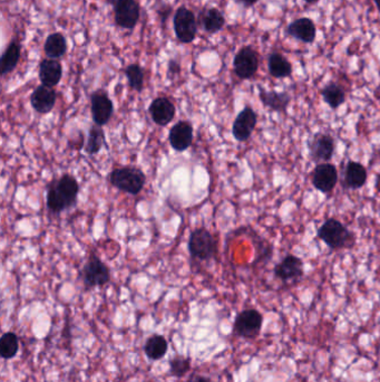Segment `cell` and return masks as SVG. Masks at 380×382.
Returning a JSON list of instances; mask_svg holds the SVG:
<instances>
[{"instance_id":"obj_1","label":"cell","mask_w":380,"mask_h":382,"mask_svg":"<svg viewBox=\"0 0 380 382\" xmlns=\"http://www.w3.org/2000/svg\"><path fill=\"white\" fill-rule=\"evenodd\" d=\"M80 184L74 176L65 173L52 181L46 191V206L55 215L71 209L77 204Z\"/></svg>"},{"instance_id":"obj_2","label":"cell","mask_w":380,"mask_h":382,"mask_svg":"<svg viewBox=\"0 0 380 382\" xmlns=\"http://www.w3.org/2000/svg\"><path fill=\"white\" fill-rule=\"evenodd\" d=\"M317 236L333 251L351 249L356 244L354 233H351L340 220L329 218L319 227Z\"/></svg>"},{"instance_id":"obj_3","label":"cell","mask_w":380,"mask_h":382,"mask_svg":"<svg viewBox=\"0 0 380 382\" xmlns=\"http://www.w3.org/2000/svg\"><path fill=\"white\" fill-rule=\"evenodd\" d=\"M109 181L113 187H115L120 191L137 195L144 189L146 176L135 167H121L111 171Z\"/></svg>"},{"instance_id":"obj_4","label":"cell","mask_w":380,"mask_h":382,"mask_svg":"<svg viewBox=\"0 0 380 382\" xmlns=\"http://www.w3.org/2000/svg\"><path fill=\"white\" fill-rule=\"evenodd\" d=\"M190 256L199 262H209L218 256V240L205 227L194 229L188 242Z\"/></svg>"},{"instance_id":"obj_5","label":"cell","mask_w":380,"mask_h":382,"mask_svg":"<svg viewBox=\"0 0 380 382\" xmlns=\"http://www.w3.org/2000/svg\"><path fill=\"white\" fill-rule=\"evenodd\" d=\"M80 276H82L84 286L87 290L98 288V286L102 288L104 285L109 284L111 281V270L98 255L91 253L80 270Z\"/></svg>"},{"instance_id":"obj_6","label":"cell","mask_w":380,"mask_h":382,"mask_svg":"<svg viewBox=\"0 0 380 382\" xmlns=\"http://www.w3.org/2000/svg\"><path fill=\"white\" fill-rule=\"evenodd\" d=\"M263 317L254 308L240 312L233 324V333L245 339H256L262 328Z\"/></svg>"},{"instance_id":"obj_7","label":"cell","mask_w":380,"mask_h":382,"mask_svg":"<svg viewBox=\"0 0 380 382\" xmlns=\"http://www.w3.org/2000/svg\"><path fill=\"white\" fill-rule=\"evenodd\" d=\"M308 154L310 160L313 162L324 163L331 162L335 153V139L331 134H313L308 142Z\"/></svg>"},{"instance_id":"obj_8","label":"cell","mask_w":380,"mask_h":382,"mask_svg":"<svg viewBox=\"0 0 380 382\" xmlns=\"http://www.w3.org/2000/svg\"><path fill=\"white\" fill-rule=\"evenodd\" d=\"M174 30L181 43L189 44L193 42L198 33L197 19L193 12L186 7L177 9L173 19Z\"/></svg>"},{"instance_id":"obj_9","label":"cell","mask_w":380,"mask_h":382,"mask_svg":"<svg viewBox=\"0 0 380 382\" xmlns=\"http://www.w3.org/2000/svg\"><path fill=\"white\" fill-rule=\"evenodd\" d=\"M91 112L94 125H107L114 114V103L104 89H98L91 94Z\"/></svg>"},{"instance_id":"obj_10","label":"cell","mask_w":380,"mask_h":382,"mask_svg":"<svg viewBox=\"0 0 380 382\" xmlns=\"http://www.w3.org/2000/svg\"><path fill=\"white\" fill-rule=\"evenodd\" d=\"M311 182L320 193L329 195L338 182V170L333 163H319L311 173Z\"/></svg>"},{"instance_id":"obj_11","label":"cell","mask_w":380,"mask_h":382,"mask_svg":"<svg viewBox=\"0 0 380 382\" xmlns=\"http://www.w3.org/2000/svg\"><path fill=\"white\" fill-rule=\"evenodd\" d=\"M115 23L122 28L133 30L139 19V6L136 0H112Z\"/></svg>"},{"instance_id":"obj_12","label":"cell","mask_w":380,"mask_h":382,"mask_svg":"<svg viewBox=\"0 0 380 382\" xmlns=\"http://www.w3.org/2000/svg\"><path fill=\"white\" fill-rule=\"evenodd\" d=\"M259 68L258 54L251 47H243L238 52L233 61V70L241 80H249L256 75Z\"/></svg>"},{"instance_id":"obj_13","label":"cell","mask_w":380,"mask_h":382,"mask_svg":"<svg viewBox=\"0 0 380 382\" xmlns=\"http://www.w3.org/2000/svg\"><path fill=\"white\" fill-rule=\"evenodd\" d=\"M258 125V114L251 107H245L236 116L232 125V136L236 141L245 142L250 139Z\"/></svg>"},{"instance_id":"obj_14","label":"cell","mask_w":380,"mask_h":382,"mask_svg":"<svg viewBox=\"0 0 380 382\" xmlns=\"http://www.w3.org/2000/svg\"><path fill=\"white\" fill-rule=\"evenodd\" d=\"M273 274L282 282L300 279L304 274V261L295 255H287L274 266Z\"/></svg>"},{"instance_id":"obj_15","label":"cell","mask_w":380,"mask_h":382,"mask_svg":"<svg viewBox=\"0 0 380 382\" xmlns=\"http://www.w3.org/2000/svg\"><path fill=\"white\" fill-rule=\"evenodd\" d=\"M148 113L155 125L159 127H166L175 118L177 107L170 98H166V96H159L150 104Z\"/></svg>"},{"instance_id":"obj_16","label":"cell","mask_w":380,"mask_h":382,"mask_svg":"<svg viewBox=\"0 0 380 382\" xmlns=\"http://www.w3.org/2000/svg\"><path fill=\"white\" fill-rule=\"evenodd\" d=\"M168 142L175 151H186L193 143V125L191 122H177L170 130Z\"/></svg>"},{"instance_id":"obj_17","label":"cell","mask_w":380,"mask_h":382,"mask_svg":"<svg viewBox=\"0 0 380 382\" xmlns=\"http://www.w3.org/2000/svg\"><path fill=\"white\" fill-rule=\"evenodd\" d=\"M57 92L54 87L39 85L34 89L30 95V104L36 112L39 114H48L56 105Z\"/></svg>"},{"instance_id":"obj_18","label":"cell","mask_w":380,"mask_h":382,"mask_svg":"<svg viewBox=\"0 0 380 382\" xmlns=\"http://www.w3.org/2000/svg\"><path fill=\"white\" fill-rule=\"evenodd\" d=\"M367 169L360 162L348 161L344 171L342 187L345 189L357 190L363 188L367 182Z\"/></svg>"},{"instance_id":"obj_19","label":"cell","mask_w":380,"mask_h":382,"mask_svg":"<svg viewBox=\"0 0 380 382\" xmlns=\"http://www.w3.org/2000/svg\"><path fill=\"white\" fill-rule=\"evenodd\" d=\"M259 98L263 107H268L273 112H284L289 107L291 98L287 92H277V91H267L259 89Z\"/></svg>"},{"instance_id":"obj_20","label":"cell","mask_w":380,"mask_h":382,"mask_svg":"<svg viewBox=\"0 0 380 382\" xmlns=\"http://www.w3.org/2000/svg\"><path fill=\"white\" fill-rule=\"evenodd\" d=\"M63 67L58 61L47 59L43 61L39 66V80L43 85L55 87L62 80Z\"/></svg>"},{"instance_id":"obj_21","label":"cell","mask_w":380,"mask_h":382,"mask_svg":"<svg viewBox=\"0 0 380 382\" xmlns=\"http://www.w3.org/2000/svg\"><path fill=\"white\" fill-rule=\"evenodd\" d=\"M288 33L292 37L308 44L315 41L317 30L313 21L309 18H299L289 25Z\"/></svg>"},{"instance_id":"obj_22","label":"cell","mask_w":380,"mask_h":382,"mask_svg":"<svg viewBox=\"0 0 380 382\" xmlns=\"http://www.w3.org/2000/svg\"><path fill=\"white\" fill-rule=\"evenodd\" d=\"M107 145V136H105L103 127H100L98 125H91L89 131L87 141H86V145H84L86 153L89 154V156H95Z\"/></svg>"},{"instance_id":"obj_23","label":"cell","mask_w":380,"mask_h":382,"mask_svg":"<svg viewBox=\"0 0 380 382\" xmlns=\"http://www.w3.org/2000/svg\"><path fill=\"white\" fill-rule=\"evenodd\" d=\"M21 46L19 43L12 41L9 44L6 51L3 54L0 60V71L1 75H6L15 70L18 65V62L21 60Z\"/></svg>"},{"instance_id":"obj_24","label":"cell","mask_w":380,"mask_h":382,"mask_svg":"<svg viewBox=\"0 0 380 382\" xmlns=\"http://www.w3.org/2000/svg\"><path fill=\"white\" fill-rule=\"evenodd\" d=\"M144 352L150 360L157 361L168 352V341L163 335H154L144 344Z\"/></svg>"},{"instance_id":"obj_25","label":"cell","mask_w":380,"mask_h":382,"mask_svg":"<svg viewBox=\"0 0 380 382\" xmlns=\"http://www.w3.org/2000/svg\"><path fill=\"white\" fill-rule=\"evenodd\" d=\"M268 67L270 75L276 78H286L291 76V64L281 54L273 53L269 56Z\"/></svg>"},{"instance_id":"obj_26","label":"cell","mask_w":380,"mask_h":382,"mask_svg":"<svg viewBox=\"0 0 380 382\" xmlns=\"http://www.w3.org/2000/svg\"><path fill=\"white\" fill-rule=\"evenodd\" d=\"M44 50L46 55L53 60L64 56L67 51L65 37L60 33L50 34L45 42Z\"/></svg>"},{"instance_id":"obj_27","label":"cell","mask_w":380,"mask_h":382,"mask_svg":"<svg viewBox=\"0 0 380 382\" xmlns=\"http://www.w3.org/2000/svg\"><path fill=\"white\" fill-rule=\"evenodd\" d=\"M324 101L333 109L337 110L346 101V93L342 86L336 83H329L322 91Z\"/></svg>"},{"instance_id":"obj_28","label":"cell","mask_w":380,"mask_h":382,"mask_svg":"<svg viewBox=\"0 0 380 382\" xmlns=\"http://www.w3.org/2000/svg\"><path fill=\"white\" fill-rule=\"evenodd\" d=\"M202 24L208 33H218L223 28L225 19H224L223 14L219 9L210 8L205 10L202 16Z\"/></svg>"},{"instance_id":"obj_29","label":"cell","mask_w":380,"mask_h":382,"mask_svg":"<svg viewBox=\"0 0 380 382\" xmlns=\"http://www.w3.org/2000/svg\"><path fill=\"white\" fill-rule=\"evenodd\" d=\"M19 350V341L14 332H7L0 341V356L5 360L15 358Z\"/></svg>"},{"instance_id":"obj_30","label":"cell","mask_w":380,"mask_h":382,"mask_svg":"<svg viewBox=\"0 0 380 382\" xmlns=\"http://www.w3.org/2000/svg\"><path fill=\"white\" fill-rule=\"evenodd\" d=\"M125 76L128 84L136 92H142L144 87V71L137 64H131L125 68Z\"/></svg>"},{"instance_id":"obj_31","label":"cell","mask_w":380,"mask_h":382,"mask_svg":"<svg viewBox=\"0 0 380 382\" xmlns=\"http://www.w3.org/2000/svg\"><path fill=\"white\" fill-rule=\"evenodd\" d=\"M168 363H170V374L177 378L186 376L191 369V359L188 357L175 356Z\"/></svg>"},{"instance_id":"obj_32","label":"cell","mask_w":380,"mask_h":382,"mask_svg":"<svg viewBox=\"0 0 380 382\" xmlns=\"http://www.w3.org/2000/svg\"><path fill=\"white\" fill-rule=\"evenodd\" d=\"M180 65H179V63L175 62V61H171L170 64H168V74H171V76L173 75L179 74L180 73Z\"/></svg>"},{"instance_id":"obj_33","label":"cell","mask_w":380,"mask_h":382,"mask_svg":"<svg viewBox=\"0 0 380 382\" xmlns=\"http://www.w3.org/2000/svg\"><path fill=\"white\" fill-rule=\"evenodd\" d=\"M186 382H212V380L209 379L208 376H199V374H197V376H191Z\"/></svg>"},{"instance_id":"obj_34","label":"cell","mask_w":380,"mask_h":382,"mask_svg":"<svg viewBox=\"0 0 380 382\" xmlns=\"http://www.w3.org/2000/svg\"><path fill=\"white\" fill-rule=\"evenodd\" d=\"M236 3H241L245 7H251L258 3V0H236Z\"/></svg>"},{"instance_id":"obj_35","label":"cell","mask_w":380,"mask_h":382,"mask_svg":"<svg viewBox=\"0 0 380 382\" xmlns=\"http://www.w3.org/2000/svg\"><path fill=\"white\" fill-rule=\"evenodd\" d=\"M304 1H306V3H317L318 0H304Z\"/></svg>"},{"instance_id":"obj_36","label":"cell","mask_w":380,"mask_h":382,"mask_svg":"<svg viewBox=\"0 0 380 382\" xmlns=\"http://www.w3.org/2000/svg\"><path fill=\"white\" fill-rule=\"evenodd\" d=\"M375 3H376V5H377V7L380 10V0H375Z\"/></svg>"},{"instance_id":"obj_37","label":"cell","mask_w":380,"mask_h":382,"mask_svg":"<svg viewBox=\"0 0 380 382\" xmlns=\"http://www.w3.org/2000/svg\"><path fill=\"white\" fill-rule=\"evenodd\" d=\"M144 382H154V381H152V380H148V381H144Z\"/></svg>"}]
</instances>
